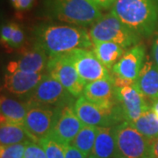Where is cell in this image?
<instances>
[{
    "instance_id": "cell-1",
    "label": "cell",
    "mask_w": 158,
    "mask_h": 158,
    "mask_svg": "<svg viewBox=\"0 0 158 158\" xmlns=\"http://www.w3.org/2000/svg\"><path fill=\"white\" fill-rule=\"evenodd\" d=\"M34 44L40 47L48 57L93 47L89 32L82 27L73 25L42 23L34 27Z\"/></svg>"
},
{
    "instance_id": "cell-2",
    "label": "cell",
    "mask_w": 158,
    "mask_h": 158,
    "mask_svg": "<svg viewBox=\"0 0 158 158\" xmlns=\"http://www.w3.org/2000/svg\"><path fill=\"white\" fill-rule=\"evenodd\" d=\"M111 13L140 37L148 38L158 27V0H116Z\"/></svg>"
},
{
    "instance_id": "cell-3",
    "label": "cell",
    "mask_w": 158,
    "mask_h": 158,
    "mask_svg": "<svg viewBox=\"0 0 158 158\" xmlns=\"http://www.w3.org/2000/svg\"><path fill=\"white\" fill-rule=\"evenodd\" d=\"M43 11L52 19L82 27L92 26L103 16L87 0H44Z\"/></svg>"
},
{
    "instance_id": "cell-4",
    "label": "cell",
    "mask_w": 158,
    "mask_h": 158,
    "mask_svg": "<svg viewBox=\"0 0 158 158\" xmlns=\"http://www.w3.org/2000/svg\"><path fill=\"white\" fill-rule=\"evenodd\" d=\"M89 36L92 43L112 41L128 48L139 44L141 37L128 28L113 13L103 15L94 23L89 30Z\"/></svg>"
},
{
    "instance_id": "cell-5",
    "label": "cell",
    "mask_w": 158,
    "mask_h": 158,
    "mask_svg": "<svg viewBox=\"0 0 158 158\" xmlns=\"http://www.w3.org/2000/svg\"><path fill=\"white\" fill-rule=\"evenodd\" d=\"M113 128L118 158H152L151 140L142 135L128 121L113 126Z\"/></svg>"
},
{
    "instance_id": "cell-6",
    "label": "cell",
    "mask_w": 158,
    "mask_h": 158,
    "mask_svg": "<svg viewBox=\"0 0 158 158\" xmlns=\"http://www.w3.org/2000/svg\"><path fill=\"white\" fill-rule=\"evenodd\" d=\"M28 106L61 108L74 104V97L57 80L48 74L26 98Z\"/></svg>"
},
{
    "instance_id": "cell-7",
    "label": "cell",
    "mask_w": 158,
    "mask_h": 158,
    "mask_svg": "<svg viewBox=\"0 0 158 158\" xmlns=\"http://www.w3.org/2000/svg\"><path fill=\"white\" fill-rule=\"evenodd\" d=\"M74 110L84 125L98 127H113L125 121L118 104L113 110H106L87 100L83 95L75 101Z\"/></svg>"
},
{
    "instance_id": "cell-8",
    "label": "cell",
    "mask_w": 158,
    "mask_h": 158,
    "mask_svg": "<svg viewBox=\"0 0 158 158\" xmlns=\"http://www.w3.org/2000/svg\"><path fill=\"white\" fill-rule=\"evenodd\" d=\"M47 74L57 80L75 98L82 96L85 84L66 55L49 57Z\"/></svg>"
},
{
    "instance_id": "cell-9",
    "label": "cell",
    "mask_w": 158,
    "mask_h": 158,
    "mask_svg": "<svg viewBox=\"0 0 158 158\" xmlns=\"http://www.w3.org/2000/svg\"><path fill=\"white\" fill-rule=\"evenodd\" d=\"M65 55L73 64L80 78L85 85L97 80L112 77L107 69L100 62L92 50L78 48Z\"/></svg>"
},
{
    "instance_id": "cell-10",
    "label": "cell",
    "mask_w": 158,
    "mask_h": 158,
    "mask_svg": "<svg viewBox=\"0 0 158 158\" xmlns=\"http://www.w3.org/2000/svg\"><path fill=\"white\" fill-rule=\"evenodd\" d=\"M58 109L40 106H29L24 126L32 141L38 143L42 137L50 133L54 127Z\"/></svg>"
},
{
    "instance_id": "cell-11",
    "label": "cell",
    "mask_w": 158,
    "mask_h": 158,
    "mask_svg": "<svg viewBox=\"0 0 158 158\" xmlns=\"http://www.w3.org/2000/svg\"><path fill=\"white\" fill-rule=\"evenodd\" d=\"M74 104H69L57 110L54 127L50 132L64 145L71 144L84 126L74 110Z\"/></svg>"
},
{
    "instance_id": "cell-12",
    "label": "cell",
    "mask_w": 158,
    "mask_h": 158,
    "mask_svg": "<svg viewBox=\"0 0 158 158\" xmlns=\"http://www.w3.org/2000/svg\"><path fill=\"white\" fill-rule=\"evenodd\" d=\"M115 98L123 113L125 121L128 122L138 119L148 108L152 106L137 90L135 85L121 88L115 87Z\"/></svg>"
},
{
    "instance_id": "cell-13",
    "label": "cell",
    "mask_w": 158,
    "mask_h": 158,
    "mask_svg": "<svg viewBox=\"0 0 158 158\" xmlns=\"http://www.w3.org/2000/svg\"><path fill=\"white\" fill-rule=\"evenodd\" d=\"M146 60V48L143 44H137L125 52L122 57L112 69L113 75L135 81Z\"/></svg>"
},
{
    "instance_id": "cell-14",
    "label": "cell",
    "mask_w": 158,
    "mask_h": 158,
    "mask_svg": "<svg viewBox=\"0 0 158 158\" xmlns=\"http://www.w3.org/2000/svg\"><path fill=\"white\" fill-rule=\"evenodd\" d=\"M83 96L94 105L106 110H113L118 104L115 98L113 77L100 79L85 85Z\"/></svg>"
},
{
    "instance_id": "cell-15",
    "label": "cell",
    "mask_w": 158,
    "mask_h": 158,
    "mask_svg": "<svg viewBox=\"0 0 158 158\" xmlns=\"http://www.w3.org/2000/svg\"><path fill=\"white\" fill-rule=\"evenodd\" d=\"M48 58L45 51L34 44L32 48L25 51L17 60L9 62L6 67V72L24 71L29 73H42L43 70L47 69Z\"/></svg>"
},
{
    "instance_id": "cell-16",
    "label": "cell",
    "mask_w": 158,
    "mask_h": 158,
    "mask_svg": "<svg viewBox=\"0 0 158 158\" xmlns=\"http://www.w3.org/2000/svg\"><path fill=\"white\" fill-rule=\"evenodd\" d=\"M45 75L24 71L6 72L4 78V88L7 92L13 95L27 97L37 87Z\"/></svg>"
},
{
    "instance_id": "cell-17",
    "label": "cell",
    "mask_w": 158,
    "mask_h": 158,
    "mask_svg": "<svg viewBox=\"0 0 158 158\" xmlns=\"http://www.w3.org/2000/svg\"><path fill=\"white\" fill-rule=\"evenodd\" d=\"M135 87L141 95L153 102L158 99V66L152 56H147Z\"/></svg>"
},
{
    "instance_id": "cell-18",
    "label": "cell",
    "mask_w": 158,
    "mask_h": 158,
    "mask_svg": "<svg viewBox=\"0 0 158 158\" xmlns=\"http://www.w3.org/2000/svg\"><path fill=\"white\" fill-rule=\"evenodd\" d=\"M90 156L95 158H118L113 127H98L96 141Z\"/></svg>"
},
{
    "instance_id": "cell-19",
    "label": "cell",
    "mask_w": 158,
    "mask_h": 158,
    "mask_svg": "<svg viewBox=\"0 0 158 158\" xmlns=\"http://www.w3.org/2000/svg\"><path fill=\"white\" fill-rule=\"evenodd\" d=\"M28 109L29 106L26 101L20 102L7 96H1V121L24 125Z\"/></svg>"
},
{
    "instance_id": "cell-20",
    "label": "cell",
    "mask_w": 158,
    "mask_h": 158,
    "mask_svg": "<svg viewBox=\"0 0 158 158\" xmlns=\"http://www.w3.org/2000/svg\"><path fill=\"white\" fill-rule=\"evenodd\" d=\"M92 48L98 59L107 69H112L125 54V48L112 41L96 42Z\"/></svg>"
},
{
    "instance_id": "cell-21",
    "label": "cell",
    "mask_w": 158,
    "mask_h": 158,
    "mask_svg": "<svg viewBox=\"0 0 158 158\" xmlns=\"http://www.w3.org/2000/svg\"><path fill=\"white\" fill-rule=\"evenodd\" d=\"M25 141H33L23 124L1 121L0 143L1 146L13 145Z\"/></svg>"
},
{
    "instance_id": "cell-22",
    "label": "cell",
    "mask_w": 158,
    "mask_h": 158,
    "mask_svg": "<svg viewBox=\"0 0 158 158\" xmlns=\"http://www.w3.org/2000/svg\"><path fill=\"white\" fill-rule=\"evenodd\" d=\"M129 123L148 140L158 138V118L152 106L148 108L138 119Z\"/></svg>"
},
{
    "instance_id": "cell-23",
    "label": "cell",
    "mask_w": 158,
    "mask_h": 158,
    "mask_svg": "<svg viewBox=\"0 0 158 158\" xmlns=\"http://www.w3.org/2000/svg\"><path fill=\"white\" fill-rule=\"evenodd\" d=\"M98 132V127L84 125L71 144L78 148L86 157L89 158L96 141Z\"/></svg>"
},
{
    "instance_id": "cell-24",
    "label": "cell",
    "mask_w": 158,
    "mask_h": 158,
    "mask_svg": "<svg viewBox=\"0 0 158 158\" xmlns=\"http://www.w3.org/2000/svg\"><path fill=\"white\" fill-rule=\"evenodd\" d=\"M40 147L45 151L47 158H65L66 146L58 141L52 134H48L42 137L38 141Z\"/></svg>"
},
{
    "instance_id": "cell-25",
    "label": "cell",
    "mask_w": 158,
    "mask_h": 158,
    "mask_svg": "<svg viewBox=\"0 0 158 158\" xmlns=\"http://www.w3.org/2000/svg\"><path fill=\"white\" fill-rule=\"evenodd\" d=\"M28 142L25 141L13 145L1 146L0 158H24V154Z\"/></svg>"
},
{
    "instance_id": "cell-26",
    "label": "cell",
    "mask_w": 158,
    "mask_h": 158,
    "mask_svg": "<svg viewBox=\"0 0 158 158\" xmlns=\"http://www.w3.org/2000/svg\"><path fill=\"white\" fill-rule=\"evenodd\" d=\"M24 158H47L45 151L37 142L29 141L24 154Z\"/></svg>"
},
{
    "instance_id": "cell-27",
    "label": "cell",
    "mask_w": 158,
    "mask_h": 158,
    "mask_svg": "<svg viewBox=\"0 0 158 158\" xmlns=\"http://www.w3.org/2000/svg\"><path fill=\"white\" fill-rule=\"evenodd\" d=\"M24 40H25V34H24L23 29L21 28V27L19 24L15 23L14 29H13V32L11 34V40L9 41L8 47H10L11 48H19L23 44Z\"/></svg>"
},
{
    "instance_id": "cell-28",
    "label": "cell",
    "mask_w": 158,
    "mask_h": 158,
    "mask_svg": "<svg viewBox=\"0 0 158 158\" xmlns=\"http://www.w3.org/2000/svg\"><path fill=\"white\" fill-rule=\"evenodd\" d=\"M14 26H15L14 22H10L5 24V25H2L1 31H0V36H1V41L3 44L8 46L9 41L11 40L12 32H13V29H14Z\"/></svg>"
},
{
    "instance_id": "cell-29",
    "label": "cell",
    "mask_w": 158,
    "mask_h": 158,
    "mask_svg": "<svg viewBox=\"0 0 158 158\" xmlns=\"http://www.w3.org/2000/svg\"><path fill=\"white\" fill-rule=\"evenodd\" d=\"M12 7L17 11H24L31 9L34 6V0H10Z\"/></svg>"
},
{
    "instance_id": "cell-30",
    "label": "cell",
    "mask_w": 158,
    "mask_h": 158,
    "mask_svg": "<svg viewBox=\"0 0 158 158\" xmlns=\"http://www.w3.org/2000/svg\"><path fill=\"white\" fill-rule=\"evenodd\" d=\"M65 158H87L78 148L72 144H69L65 149Z\"/></svg>"
},
{
    "instance_id": "cell-31",
    "label": "cell",
    "mask_w": 158,
    "mask_h": 158,
    "mask_svg": "<svg viewBox=\"0 0 158 158\" xmlns=\"http://www.w3.org/2000/svg\"><path fill=\"white\" fill-rule=\"evenodd\" d=\"M151 56L158 66V29L156 31V34H155V37L153 40Z\"/></svg>"
},
{
    "instance_id": "cell-32",
    "label": "cell",
    "mask_w": 158,
    "mask_h": 158,
    "mask_svg": "<svg viewBox=\"0 0 158 158\" xmlns=\"http://www.w3.org/2000/svg\"><path fill=\"white\" fill-rule=\"evenodd\" d=\"M150 152H151V157L158 158V138L151 140Z\"/></svg>"
},
{
    "instance_id": "cell-33",
    "label": "cell",
    "mask_w": 158,
    "mask_h": 158,
    "mask_svg": "<svg viewBox=\"0 0 158 158\" xmlns=\"http://www.w3.org/2000/svg\"><path fill=\"white\" fill-rule=\"evenodd\" d=\"M152 108L153 110L155 111V113H156V116H157L158 118V99L157 100H156V101L153 102Z\"/></svg>"
},
{
    "instance_id": "cell-34",
    "label": "cell",
    "mask_w": 158,
    "mask_h": 158,
    "mask_svg": "<svg viewBox=\"0 0 158 158\" xmlns=\"http://www.w3.org/2000/svg\"><path fill=\"white\" fill-rule=\"evenodd\" d=\"M87 1H89V2H90V3L92 4V0H87Z\"/></svg>"
},
{
    "instance_id": "cell-35",
    "label": "cell",
    "mask_w": 158,
    "mask_h": 158,
    "mask_svg": "<svg viewBox=\"0 0 158 158\" xmlns=\"http://www.w3.org/2000/svg\"><path fill=\"white\" fill-rule=\"evenodd\" d=\"M89 158H95V157H93V156H89Z\"/></svg>"
}]
</instances>
